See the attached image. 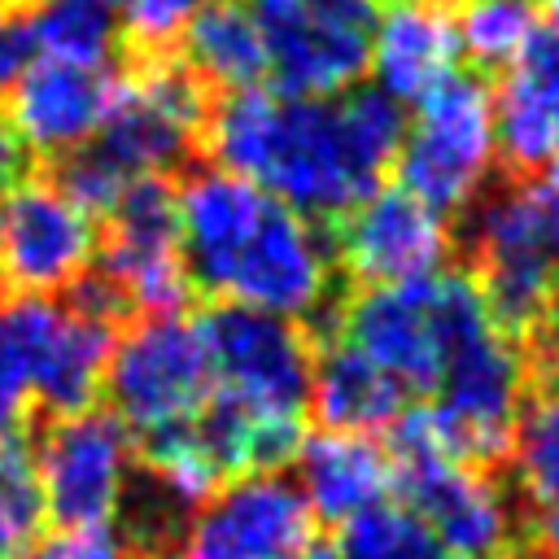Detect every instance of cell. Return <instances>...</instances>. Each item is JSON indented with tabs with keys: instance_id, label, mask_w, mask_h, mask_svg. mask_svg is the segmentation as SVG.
Returning a JSON list of instances; mask_svg holds the SVG:
<instances>
[{
	"instance_id": "obj_18",
	"label": "cell",
	"mask_w": 559,
	"mask_h": 559,
	"mask_svg": "<svg viewBox=\"0 0 559 559\" xmlns=\"http://www.w3.org/2000/svg\"><path fill=\"white\" fill-rule=\"evenodd\" d=\"M459 35L454 17L437 9L432 0H397L384 13H376L367 70L376 79V92L393 96L397 105H415L432 87H441L450 74H459Z\"/></svg>"
},
{
	"instance_id": "obj_7",
	"label": "cell",
	"mask_w": 559,
	"mask_h": 559,
	"mask_svg": "<svg viewBox=\"0 0 559 559\" xmlns=\"http://www.w3.org/2000/svg\"><path fill=\"white\" fill-rule=\"evenodd\" d=\"M498 157L493 96L467 74H450L441 87L415 100V114L402 127L397 175L411 197L432 210H463L485 188Z\"/></svg>"
},
{
	"instance_id": "obj_4",
	"label": "cell",
	"mask_w": 559,
	"mask_h": 559,
	"mask_svg": "<svg viewBox=\"0 0 559 559\" xmlns=\"http://www.w3.org/2000/svg\"><path fill=\"white\" fill-rule=\"evenodd\" d=\"M472 253L493 319L502 328L533 323L559 284V175L533 170L493 192L472 214Z\"/></svg>"
},
{
	"instance_id": "obj_39",
	"label": "cell",
	"mask_w": 559,
	"mask_h": 559,
	"mask_svg": "<svg viewBox=\"0 0 559 559\" xmlns=\"http://www.w3.org/2000/svg\"><path fill=\"white\" fill-rule=\"evenodd\" d=\"M493 559H498V555H493Z\"/></svg>"
},
{
	"instance_id": "obj_9",
	"label": "cell",
	"mask_w": 559,
	"mask_h": 559,
	"mask_svg": "<svg viewBox=\"0 0 559 559\" xmlns=\"http://www.w3.org/2000/svg\"><path fill=\"white\" fill-rule=\"evenodd\" d=\"M376 0H258L266 74L288 96H341L367 74Z\"/></svg>"
},
{
	"instance_id": "obj_23",
	"label": "cell",
	"mask_w": 559,
	"mask_h": 559,
	"mask_svg": "<svg viewBox=\"0 0 559 559\" xmlns=\"http://www.w3.org/2000/svg\"><path fill=\"white\" fill-rule=\"evenodd\" d=\"M179 39H183V66L201 83H214L223 92H245L258 87V79L266 74L262 31L249 4L210 0Z\"/></svg>"
},
{
	"instance_id": "obj_17",
	"label": "cell",
	"mask_w": 559,
	"mask_h": 559,
	"mask_svg": "<svg viewBox=\"0 0 559 559\" xmlns=\"http://www.w3.org/2000/svg\"><path fill=\"white\" fill-rule=\"evenodd\" d=\"M498 153L524 170L559 162V13L542 17L493 92Z\"/></svg>"
},
{
	"instance_id": "obj_25",
	"label": "cell",
	"mask_w": 559,
	"mask_h": 559,
	"mask_svg": "<svg viewBox=\"0 0 559 559\" xmlns=\"http://www.w3.org/2000/svg\"><path fill=\"white\" fill-rule=\"evenodd\" d=\"M336 559H450L441 542L406 511V507H371L345 524Z\"/></svg>"
},
{
	"instance_id": "obj_3",
	"label": "cell",
	"mask_w": 559,
	"mask_h": 559,
	"mask_svg": "<svg viewBox=\"0 0 559 559\" xmlns=\"http://www.w3.org/2000/svg\"><path fill=\"white\" fill-rule=\"evenodd\" d=\"M480 288L463 275H424L406 284H371L345 306L341 341L376 362L406 397L432 393L454 345L489 323Z\"/></svg>"
},
{
	"instance_id": "obj_35",
	"label": "cell",
	"mask_w": 559,
	"mask_h": 559,
	"mask_svg": "<svg viewBox=\"0 0 559 559\" xmlns=\"http://www.w3.org/2000/svg\"><path fill=\"white\" fill-rule=\"evenodd\" d=\"M140 559H179V555H170V550H144Z\"/></svg>"
},
{
	"instance_id": "obj_26",
	"label": "cell",
	"mask_w": 559,
	"mask_h": 559,
	"mask_svg": "<svg viewBox=\"0 0 559 559\" xmlns=\"http://www.w3.org/2000/svg\"><path fill=\"white\" fill-rule=\"evenodd\" d=\"M537 13L528 0H463L454 13L459 52L480 66H507L533 35Z\"/></svg>"
},
{
	"instance_id": "obj_32",
	"label": "cell",
	"mask_w": 559,
	"mask_h": 559,
	"mask_svg": "<svg viewBox=\"0 0 559 559\" xmlns=\"http://www.w3.org/2000/svg\"><path fill=\"white\" fill-rule=\"evenodd\" d=\"M35 170H39L35 148L0 118V197H9V192H17L22 183H31Z\"/></svg>"
},
{
	"instance_id": "obj_37",
	"label": "cell",
	"mask_w": 559,
	"mask_h": 559,
	"mask_svg": "<svg viewBox=\"0 0 559 559\" xmlns=\"http://www.w3.org/2000/svg\"><path fill=\"white\" fill-rule=\"evenodd\" d=\"M310 559H336V555H332V550H319V555H310Z\"/></svg>"
},
{
	"instance_id": "obj_13",
	"label": "cell",
	"mask_w": 559,
	"mask_h": 559,
	"mask_svg": "<svg viewBox=\"0 0 559 559\" xmlns=\"http://www.w3.org/2000/svg\"><path fill=\"white\" fill-rule=\"evenodd\" d=\"M314 515L280 472H240L218 485L183 528V559H301Z\"/></svg>"
},
{
	"instance_id": "obj_8",
	"label": "cell",
	"mask_w": 559,
	"mask_h": 559,
	"mask_svg": "<svg viewBox=\"0 0 559 559\" xmlns=\"http://www.w3.org/2000/svg\"><path fill=\"white\" fill-rule=\"evenodd\" d=\"M201 336L210 349L214 397L231 402L245 415L301 428L314 349L293 319L245 306H218L201 323Z\"/></svg>"
},
{
	"instance_id": "obj_19",
	"label": "cell",
	"mask_w": 559,
	"mask_h": 559,
	"mask_svg": "<svg viewBox=\"0 0 559 559\" xmlns=\"http://www.w3.org/2000/svg\"><path fill=\"white\" fill-rule=\"evenodd\" d=\"M310 515L349 524L380 507L393 485V459L367 432H314L297 445V480Z\"/></svg>"
},
{
	"instance_id": "obj_27",
	"label": "cell",
	"mask_w": 559,
	"mask_h": 559,
	"mask_svg": "<svg viewBox=\"0 0 559 559\" xmlns=\"http://www.w3.org/2000/svg\"><path fill=\"white\" fill-rule=\"evenodd\" d=\"M511 441L528 511H559V393L524 411Z\"/></svg>"
},
{
	"instance_id": "obj_1",
	"label": "cell",
	"mask_w": 559,
	"mask_h": 559,
	"mask_svg": "<svg viewBox=\"0 0 559 559\" xmlns=\"http://www.w3.org/2000/svg\"><path fill=\"white\" fill-rule=\"evenodd\" d=\"M406 114L376 87L341 96H288L245 87L205 114V148L306 218H341L380 188L397 157Z\"/></svg>"
},
{
	"instance_id": "obj_34",
	"label": "cell",
	"mask_w": 559,
	"mask_h": 559,
	"mask_svg": "<svg viewBox=\"0 0 559 559\" xmlns=\"http://www.w3.org/2000/svg\"><path fill=\"white\" fill-rule=\"evenodd\" d=\"M528 533L546 559H559V511H528Z\"/></svg>"
},
{
	"instance_id": "obj_28",
	"label": "cell",
	"mask_w": 559,
	"mask_h": 559,
	"mask_svg": "<svg viewBox=\"0 0 559 559\" xmlns=\"http://www.w3.org/2000/svg\"><path fill=\"white\" fill-rule=\"evenodd\" d=\"M44 520V498L35 480L31 437L0 441V559H17V550L35 537Z\"/></svg>"
},
{
	"instance_id": "obj_2",
	"label": "cell",
	"mask_w": 559,
	"mask_h": 559,
	"mask_svg": "<svg viewBox=\"0 0 559 559\" xmlns=\"http://www.w3.org/2000/svg\"><path fill=\"white\" fill-rule=\"evenodd\" d=\"M192 284L223 306L301 319L332 288V253L314 218L288 210L231 170H197L175 192Z\"/></svg>"
},
{
	"instance_id": "obj_14",
	"label": "cell",
	"mask_w": 559,
	"mask_h": 559,
	"mask_svg": "<svg viewBox=\"0 0 559 559\" xmlns=\"http://www.w3.org/2000/svg\"><path fill=\"white\" fill-rule=\"evenodd\" d=\"M9 293H66L96 262V223L39 175L4 197L0 214Z\"/></svg>"
},
{
	"instance_id": "obj_30",
	"label": "cell",
	"mask_w": 559,
	"mask_h": 559,
	"mask_svg": "<svg viewBox=\"0 0 559 559\" xmlns=\"http://www.w3.org/2000/svg\"><path fill=\"white\" fill-rule=\"evenodd\" d=\"M17 559H127L122 537L109 524L96 528H57L17 550Z\"/></svg>"
},
{
	"instance_id": "obj_21",
	"label": "cell",
	"mask_w": 559,
	"mask_h": 559,
	"mask_svg": "<svg viewBox=\"0 0 559 559\" xmlns=\"http://www.w3.org/2000/svg\"><path fill=\"white\" fill-rule=\"evenodd\" d=\"M319 424L332 432H380L393 428V419L406 406V393L376 367L367 362L354 345L336 341L323 354H314L310 367V397Z\"/></svg>"
},
{
	"instance_id": "obj_20",
	"label": "cell",
	"mask_w": 559,
	"mask_h": 559,
	"mask_svg": "<svg viewBox=\"0 0 559 559\" xmlns=\"http://www.w3.org/2000/svg\"><path fill=\"white\" fill-rule=\"evenodd\" d=\"M114 341H118L114 323L61 301L57 328L35 367V415L61 419V415L92 411L105 384V362L114 354Z\"/></svg>"
},
{
	"instance_id": "obj_36",
	"label": "cell",
	"mask_w": 559,
	"mask_h": 559,
	"mask_svg": "<svg viewBox=\"0 0 559 559\" xmlns=\"http://www.w3.org/2000/svg\"><path fill=\"white\" fill-rule=\"evenodd\" d=\"M0 284H4V240H0Z\"/></svg>"
},
{
	"instance_id": "obj_15",
	"label": "cell",
	"mask_w": 559,
	"mask_h": 559,
	"mask_svg": "<svg viewBox=\"0 0 559 559\" xmlns=\"http://www.w3.org/2000/svg\"><path fill=\"white\" fill-rule=\"evenodd\" d=\"M341 258L367 284H406L437 275L450 253V227L441 210L424 205L406 188H376L341 214Z\"/></svg>"
},
{
	"instance_id": "obj_40",
	"label": "cell",
	"mask_w": 559,
	"mask_h": 559,
	"mask_svg": "<svg viewBox=\"0 0 559 559\" xmlns=\"http://www.w3.org/2000/svg\"><path fill=\"white\" fill-rule=\"evenodd\" d=\"M528 4H533V0H528Z\"/></svg>"
},
{
	"instance_id": "obj_31",
	"label": "cell",
	"mask_w": 559,
	"mask_h": 559,
	"mask_svg": "<svg viewBox=\"0 0 559 559\" xmlns=\"http://www.w3.org/2000/svg\"><path fill=\"white\" fill-rule=\"evenodd\" d=\"M35 31L22 0H0V92L35 61Z\"/></svg>"
},
{
	"instance_id": "obj_29",
	"label": "cell",
	"mask_w": 559,
	"mask_h": 559,
	"mask_svg": "<svg viewBox=\"0 0 559 559\" xmlns=\"http://www.w3.org/2000/svg\"><path fill=\"white\" fill-rule=\"evenodd\" d=\"M210 0H122L118 13V39H127L140 57L170 48L188 22L205 9Z\"/></svg>"
},
{
	"instance_id": "obj_10",
	"label": "cell",
	"mask_w": 559,
	"mask_h": 559,
	"mask_svg": "<svg viewBox=\"0 0 559 559\" xmlns=\"http://www.w3.org/2000/svg\"><path fill=\"white\" fill-rule=\"evenodd\" d=\"M92 266L118 288L127 314H179L192 275L179 245L175 188L166 179L148 175L122 188V197L105 214Z\"/></svg>"
},
{
	"instance_id": "obj_12",
	"label": "cell",
	"mask_w": 559,
	"mask_h": 559,
	"mask_svg": "<svg viewBox=\"0 0 559 559\" xmlns=\"http://www.w3.org/2000/svg\"><path fill=\"white\" fill-rule=\"evenodd\" d=\"M393 485L406 511L441 542L450 559H493L511 542V502L476 463L450 459L415 437L393 432Z\"/></svg>"
},
{
	"instance_id": "obj_24",
	"label": "cell",
	"mask_w": 559,
	"mask_h": 559,
	"mask_svg": "<svg viewBox=\"0 0 559 559\" xmlns=\"http://www.w3.org/2000/svg\"><path fill=\"white\" fill-rule=\"evenodd\" d=\"M35 52L74 66H109L122 0H31Z\"/></svg>"
},
{
	"instance_id": "obj_5",
	"label": "cell",
	"mask_w": 559,
	"mask_h": 559,
	"mask_svg": "<svg viewBox=\"0 0 559 559\" xmlns=\"http://www.w3.org/2000/svg\"><path fill=\"white\" fill-rule=\"evenodd\" d=\"M205 114V83L183 61L148 52L118 79L109 114L87 144L122 183L166 179L192 157Z\"/></svg>"
},
{
	"instance_id": "obj_22",
	"label": "cell",
	"mask_w": 559,
	"mask_h": 559,
	"mask_svg": "<svg viewBox=\"0 0 559 559\" xmlns=\"http://www.w3.org/2000/svg\"><path fill=\"white\" fill-rule=\"evenodd\" d=\"M57 314V297L0 293V441L26 437V428H35V367Z\"/></svg>"
},
{
	"instance_id": "obj_6",
	"label": "cell",
	"mask_w": 559,
	"mask_h": 559,
	"mask_svg": "<svg viewBox=\"0 0 559 559\" xmlns=\"http://www.w3.org/2000/svg\"><path fill=\"white\" fill-rule=\"evenodd\" d=\"M210 349L201 323L179 314H144L114 341L100 393L131 437H157L183 428L210 402Z\"/></svg>"
},
{
	"instance_id": "obj_33",
	"label": "cell",
	"mask_w": 559,
	"mask_h": 559,
	"mask_svg": "<svg viewBox=\"0 0 559 559\" xmlns=\"http://www.w3.org/2000/svg\"><path fill=\"white\" fill-rule=\"evenodd\" d=\"M537 354H542L546 371L559 380V284H555V293L546 297V306L537 314Z\"/></svg>"
},
{
	"instance_id": "obj_38",
	"label": "cell",
	"mask_w": 559,
	"mask_h": 559,
	"mask_svg": "<svg viewBox=\"0 0 559 559\" xmlns=\"http://www.w3.org/2000/svg\"><path fill=\"white\" fill-rule=\"evenodd\" d=\"M22 4H31V0H22Z\"/></svg>"
},
{
	"instance_id": "obj_16",
	"label": "cell",
	"mask_w": 559,
	"mask_h": 559,
	"mask_svg": "<svg viewBox=\"0 0 559 559\" xmlns=\"http://www.w3.org/2000/svg\"><path fill=\"white\" fill-rule=\"evenodd\" d=\"M114 70L109 66H74L35 57L9 87H4V122L35 148L39 162H52L96 135L114 100Z\"/></svg>"
},
{
	"instance_id": "obj_11",
	"label": "cell",
	"mask_w": 559,
	"mask_h": 559,
	"mask_svg": "<svg viewBox=\"0 0 559 559\" xmlns=\"http://www.w3.org/2000/svg\"><path fill=\"white\" fill-rule=\"evenodd\" d=\"M44 515L57 528L109 524L127 476L135 472V437L114 411H79L48 419L31 441Z\"/></svg>"
}]
</instances>
